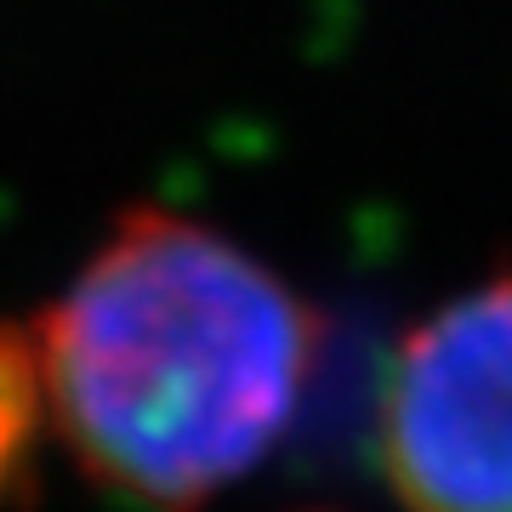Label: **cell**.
Wrapping results in <instances>:
<instances>
[{
    "mask_svg": "<svg viewBox=\"0 0 512 512\" xmlns=\"http://www.w3.org/2000/svg\"><path fill=\"white\" fill-rule=\"evenodd\" d=\"M29 330L57 444L131 512H205L251 478L319 365L291 279L177 205H126Z\"/></svg>",
    "mask_w": 512,
    "mask_h": 512,
    "instance_id": "obj_1",
    "label": "cell"
},
{
    "mask_svg": "<svg viewBox=\"0 0 512 512\" xmlns=\"http://www.w3.org/2000/svg\"><path fill=\"white\" fill-rule=\"evenodd\" d=\"M376 444L404 512H512V268L399 342Z\"/></svg>",
    "mask_w": 512,
    "mask_h": 512,
    "instance_id": "obj_2",
    "label": "cell"
},
{
    "mask_svg": "<svg viewBox=\"0 0 512 512\" xmlns=\"http://www.w3.org/2000/svg\"><path fill=\"white\" fill-rule=\"evenodd\" d=\"M46 416V376H40L35 330L23 319H0V512L35 484Z\"/></svg>",
    "mask_w": 512,
    "mask_h": 512,
    "instance_id": "obj_3",
    "label": "cell"
}]
</instances>
